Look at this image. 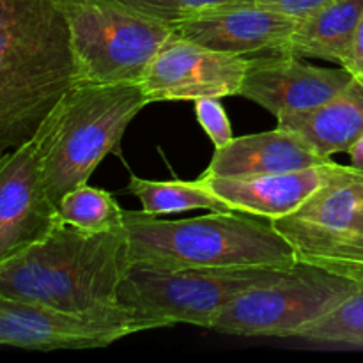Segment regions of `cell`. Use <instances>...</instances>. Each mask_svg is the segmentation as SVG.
<instances>
[{
  "instance_id": "6da1fadb",
  "label": "cell",
  "mask_w": 363,
  "mask_h": 363,
  "mask_svg": "<svg viewBox=\"0 0 363 363\" xmlns=\"http://www.w3.org/2000/svg\"><path fill=\"white\" fill-rule=\"evenodd\" d=\"M77 82L59 0H0V155L30 140Z\"/></svg>"
},
{
  "instance_id": "7a4b0ae2",
  "label": "cell",
  "mask_w": 363,
  "mask_h": 363,
  "mask_svg": "<svg viewBox=\"0 0 363 363\" xmlns=\"http://www.w3.org/2000/svg\"><path fill=\"white\" fill-rule=\"evenodd\" d=\"M130 269L126 227L87 233L59 220L38 243L0 262V294L66 312L119 303Z\"/></svg>"
},
{
  "instance_id": "3957f363",
  "label": "cell",
  "mask_w": 363,
  "mask_h": 363,
  "mask_svg": "<svg viewBox=\"0 0 363 363\" xmlns=\"http://www.w3.org/2000/svg\"><path fill=\"white\" fill-rule=\"evenodd\" d=\"M130 266L188 268H293V248L272 220L241 211H211L163 220L124 211Z\"/></svg>"
},
{
  "instance_id": "277c9868",
  "label": "cell",
  "mask_w": 363,
  "mask_h": 363,
  "mask_svg": "<svg viewBox=\"0 0 363 363\" xmlns=\"http://www.w3.org/2000/svg\"><path fill=\"white\" fill-rule=\"evenodd\" d=\"M149 103L140 84L89 82H77L57 101L35 131L43 181L53 204L87 183Z\"/></svg>"
},
{
  "instance_id": "5b68a950",
  "label": "cell",
  "mask_w": 363,
  "mask_h": 363,
  "mask_svg": "<svg viewBox=\"0 0 363 363\" xmlns=\"http://www.w3.org/2000/svg\"><path fill=\"white\" fill-rule=\"evenodd\" d=\"M78 82L138 84L176 28L123 0H59Z\"/></svg>"
},
{
  "instance_id": "8992f818",
  "label": "cell",
  "mask_w": 363,
  "mask_h": 363,
  "mask_svg": "<svg viewBox=\"0 0 363 363\" xmlns=\"http://www.w3.org/2000/svg\"><path fill=\"white\" fill-rule=\"evenodd\" d=\"M291 268L158 269L130 266L119 287V303L149 330L172 325L211 328L220 312L255 287L282 279Z\"/></svg>"
},
{
  "instance_id": "52a82bcc",
  "label": "cell",
  "mask_w": 363,
  "mask_h": 363,
  "mask_svg": "<svg viewBox=\"0 0 363 363\" xmlns=\"http://www.w3.org/2000/svg\"><path fill=\"white\" fill-rule=\"evenodd\" d=\"M362 172L333 162L325 183L300 208L272 220L298 262L363 282Z\"/></svg>"
},
{
  "instance_id": "ba28073f",
  "label": "cell",
  "mask_w": 363,
  "mask_h": 363,
  "mask_svg": "<svg viewBox=\"0 0 363 363\" xmlns=\"http://www.w3.org/2000/svg\"><path fill=\"white\" fill-rule=\"evenodd\" d=\"M362 280L296 262L273 284L247 291L213 321L215 332L241 337H298L362 286Z\"/></svg>"
},
{
  "instance_id": "9c48e42d",
  "label": "cell",
  "mask_w": 363,
  "mask_h": 363,
  "mask_svg": "<svg viewBox=\"0 0 363 363\" xmlns=\"http://www.w3.org/2000/svg\"><path fill=\"white\" fill-rule=\"evenodd\" d=\"M145 330L147 325L121 303L66 312L0 294V346L39 351L94 350Z\"/></svg>"
},
{
  "instance_id": "30bf717a",
  "label": "cell",
  "mask_w": 363,
  "mask_h": 363,
  "mask_svg": "<svg viewBox=\"0 0 363 363\" xmlns=\"http://www.w3.org/2000/svg\"><path fill=\"white\" fill-rule=\"evenodd\" d=\"M248 59L179 38L163 45L138 80L149 101H195L240 96Z\"/></svg>"
},
{
  "instance_id": "8fae6325",
  "label": "cell",
  "mask_w": 363,
  "mask_h": 363,
  "mask_svg": "<svg viewBox=\"0 0 363 363\" xmlns=\"http://www.w3.org/2000/svg\"><path fill=\"white\" fill-rule=\"evenodd\" d=\"M59 220L43 181L34 135L0 155V262L41 241Z\"/></svg>"
},
{
  "instance_id": "7c38bea8",
  "label": "cell",
  "mask_w": 363,
  "mask_h": 363,
  "mask_svg": "<svg viewBox=\"0 0 363 363\" xmlns=\"http://www.w3.org/2000/svg\"><path fill=\"white\" fill-rule=\"evenodd\" d=\"M353 82L346 67H319L289 53H262L248 60L240 96L279 119L330 101Z\"/></svg>"
},
{
  "instance_id": "4fadbf2b",
  "label": "cell",
  "mask_w": 363,
  "mask_h": 363,
  "mask_svg": "<svg viewBox=\"0 0 363 363\" xmlns=\"http://www.w3.org/2000/svg\"><path fill=\"white\" fill-rule=\"evenodd\" d=\"M296 25L298 20L286 14L240 2L183 21L176 34L218 52L262 55L286 52Z\"/></svg>"
},
{
  "instance_id": "5bb4252c",
  "label": "cell",
  "mask_w": 363,
  "mask_h": 363,
  "mask_svg": "<svg viewBox=\"0 0 363 363\" xmlns=\"http://www.w3.org/2000/svg\"><path fill=\"white\" fill-rule=\"evenodd\" d=\"M332 163L330 160L325 165L293 172L243 177H211L202 174L201 179L225 201L233 211L277 220L300 208L325 183Z\"/></svg>"
},
{
  "instance_id": "9a60e30c",
  "label": "cell",
  "mask_w": 363,
  "mask_h": 363,
  "mask_svg": "<svg viewBox=\"0 0 363 363\" xmlns=\"http://www.w3.org/2000/svg\"><path fill=\"white\" fill-rule=\"evenodd\" d=\"M330 160L315 155L307 144L280 128L257 135L240 137L225 147L215 149L206 176L243 177L259 174L293 172L325 165Z\"/></svg>"
},
{
  "instance_id": "2e32d148",
  "label": "cell",
  "mask_w": 363,
  "mask_h": 363,
  "mask_svg": "<svg viewBox=\"0 0 363 363\" xmlns=\"http://www.w3.org/2000/svg\"><path fill=\"white\" fill-rule=\"evenodd\" d=\"M277 121V128L293 133L321 158L332 160L333 155L350 151L363 135V87L353 82L330 101Z\"/></svg>"
},
{
  "instance_id": "e0dca14e",
  "label": "cell",
  "mask_w": 363,
  "mask_h": 363,
  "mask_svg": "<svg viewBox=\"0 0 363 363\" xmlns=\"http://www.w3.org/2000/svg\"><path fill=\"white\" fill-rule=\"evenodd\" d=\"M363 14V0H332L298 20L286 52L301 59H323L344 66Z\"/></svg>"
},
{
  "instance_id": "ac0fdd59",
  "label": "cell",
  "mask_w": 363,
  "mask_h": 363,
  "mask_svg": "<svg viewBox=\"0 0 363 363\" xmlns=\"http://www.w3.org/2000/svg\"><path fill=\"white\" fill-rule=\"evenodd\" d=\"M128 190L140 201L142 211L151 216L191 209L233 211L230 206L222 201L201 177L194 181H151L133 176Z\"/></svg>"
},
{
  "instance_id": "d6986e66",
  "label": "cell",
  "mask_w": 363,
  "mask_h": 363,
  "mask_svg": "<svg viewBox=\"0 0 363 363\" xmlns=\"http://www.w3.org/2000/svg\"><path fill=\"white\" fill-rule=\"evenodd\" d=\"M57 211L62 222L87 233H105L124 225V209L113 195L87 183L67 191Z\"/></svg>"
},
{
  "instance_id": "ffe728a7",
  "label": "cell",
  "mask_w": 363,
  "mask_h": 363,
  "mask_svg": "<svg viewBox=\"0 0 363 363\" xmlns=\"http://www.w3.org/2000/svg\"><path fill=\"white\" fill-rule=\"evenodd\" d=\"M298 337L311 342L363 347V284L330 314L305 326Z\"/></svg>"
},
{
  "instance_id": "44dd1931",
  "label": "cell",
  "mask_w": 363,
  "mask_h": 363,
  "mask_svg": "<svg viewBox=\"0 0 363 363\" xmlns=\"http://www.w3.org/2000/svg\"><path fill=\"white\" fill-rule=\"evenodd\" d=\"M123 2L176 28L179 23L195 16L247 0H123Z\"/></svg>"
},
{
  "instance_id": "7402d4cb",
  "label": "cell",
  "mask_w": 363,
  "mask_h": 363,
  "mask_svg": "<svg viewBox=\"0 0 363 363\" xmlns=\"http://www.w3.org/2000/svg\"><path fill=\"white\" fill-rule=\"evenodd\" d=\"M194 103L199 124L211 138L215 149H222L230 144L234 140L233 126L220 98H201L195 99Z\"/></svg>"
},
{
  "instance_id": "603a6c76",
  "label": "cell",
  "mask_w": 363,
  "mask_h": 363,
  "mask_svg": "<svg viewBox=\"0 0 363 363\" xmlns=\"http://www.w3.org/2000/svg\"><path fill=\"white\" fill-rule=\"evenodd\" d=\"M247 2L264 7V9H272L275 13L286 14L294 20H303L308 14L315 13L332 0H247Z\"/></svg>"
},
{
  "instance_id": "cb8c5ba5",
  "label": "cell",
  "mask_w": 363,
  "mask_h": 363,
  "mask_svg": "<svg viewBox=\"0 0 363 363\" xmlns=\"http://www.w3.org/2000/svg\"><path fill=\"white\" fill-rule=\"evenodd\" d=\"M342 67H346L351 73V77L354 78V82H358L363 87V14L360 25L357 28V34H354V41L353 46H351L350 57H347L346 64Z\"/></svg>"
},
{
  "instance_id": "d4e9b609",
  "label": "cell",
  "mask_w": 363,
  "mask_h": 363,
  "mask_svg": "<svg viewBox=\"0 0 363 363\" xmlns=\"http://www.w3.org/2000/svg\"><path fill=\"white\" fill-rule=\"evenodd\" d=\"M347 155H350L351 167H354V169L358 170H363V135L357 142H354L353 145H351Z\"/></svg>"
},
{
  "instance_id": "484cf974",
  "label": "cell",
  "mask_w": 363,
  "mask_h": 363,
  "mask_svg": "<svg viewBox=\"0 0 363 363\" xmlns=\"http://www.w3.org/2000/svg\"><path fill=\"white\" fill-rule=\"evenodd\" d=\"M362 194H363V172H362ZM362 229H363V204H362Z\"/></svg>"
}]
</instances>
